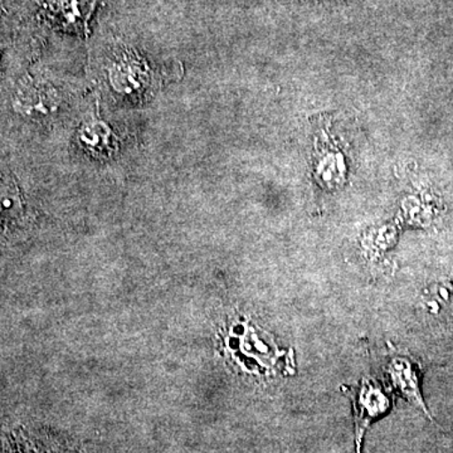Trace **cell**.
<instances>
[{"label":"cell","mask_w":453,"mask_h":453,"mask_svg":"<svg viewBox=\"0 0 453 453\" xmlns=\"http://www.w3.org/2000/svg\"><path fill=\"white\" fill-rule=\"evenodd\" d=\"M347 395L353 403L357 453H362L366 429L389 410L390 401L381 387L371 380H363L359 386L351 387Z\"/></svg>","instance_id":"obj_1"},{"label":"cell","mask_w":453,"mask_h":453,"mask_svg":"<svg viewBox=\"0 0 453 453\" xmlns=\"http://www.w3.org/2000/svg\"><path fill=\"white\" fill-rule=\"evenodd\" d=\"M58 94L44 83L27 86L19 97L20 107L29 115H50L58 106Z\"/></svg>","instance_id":"obj_2"},{"label":"cell","mask_w":453,"mask_h":453,"mask_svg":"<svg viewBox=\"0 0 453 453\" xmlns=\"http://www.w3.org/2000/svg\"><path fill=\"white\" fill-rule=\"evenodd\" d=\"M389 374L398 389L407 396L408 401L412 402L414 405H417L419 410L429 416L421 392H419L416 372H414L411 363L405 359L393 360L392 365H390Z\"/></svg>","instance_id":"obj_3"},{"label":"cell","mask_w":453,"mask_h":453,"mask_svg":"<svg viewBox=\"0 0 453 453\" xmlns=\"http://www.w3.org/2000/svg\"><path fill=\"white\" fill-rule=\"evenodd\" d=\"M113 81L118 82L119 88L125 91L142 86L145 79V73L142 71V64L136 59L125 57L122 61L118 62L112 71Z\"/></svg>","instance_id":"obj_4"},{"label":"cell","mask_w":453,"mask_h":453,"mask_svg":"<svg viewBox=\"0 0 453 453\" xmlns=\"http://www.w3.org/2000/svg\"><path fill=\"white\" fill-rule=\"evenodd\" d=\"M110 136H111V131L101 122H94V124H88L82 127L83 142L88 148L96 149V150H104L109 146Z\"/></svg>","instance_id":"obj_5"}]
</instances>
